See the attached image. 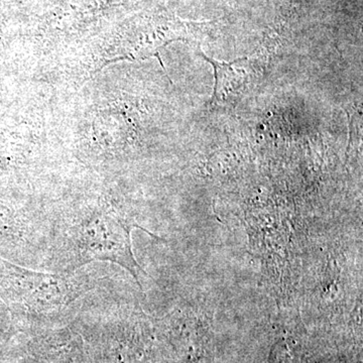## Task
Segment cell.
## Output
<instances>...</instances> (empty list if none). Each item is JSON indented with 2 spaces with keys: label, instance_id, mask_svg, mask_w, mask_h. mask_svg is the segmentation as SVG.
Listing matches in <instances>:
<instances>
[{
  "label": "cell",
  "instance_id": "obj_1",
  "mask_svg": "<svg viewBox=\"0 0 363 363\" xmlns=\"http://www.w3.org/2000/svg\"><path fill=\"white\" fill-rule=\"evenodd\" d=\"M45 252L42 271L73 272L95 262L118 264L143 290L140 277L149 276L133 255L131 233L140 228L135 219L107 204L86 205L43 216Z\"/></svg>",
  "mask_w": 363,
  "mask_h": 363
},
{
  "label": "cell",
  "instance_id": "obj_2",
  "mask_svg": "<svg viewBox=\"0 0 363 363\" xmlns=\"http://www.w3.org/2000/svg\"><path fill=\"white\" fill-rule=\"evenodd\" d=\"M91 271L52 272L18 266L0 257V298L18 316L59 319L80 309L86 296L99 288Z\"/></svg>",
  "mask_w": 363,
  "mask_h": 363
}]
</instances>
